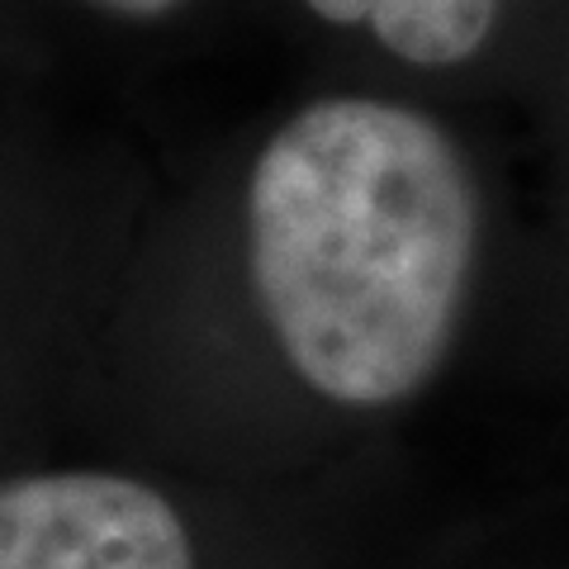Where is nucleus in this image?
<instances>
[{"label": "nucleus", "mask_w": 569, "mask_h": 569, "mask_svg": "<svg viewBox=\"0 0 569 569\" xmlns=\"http://www.w3.org/2000/svg\"><path fill=\"white\" fill-rule=\"evenodd\" d=\"M86 6H96L104 14H119V20H162V14L181 10L186 0H86Z\"/></svg>", "instance_id": "20e7f679"}, {"label": "nucleus", "mask_w": 569, "mask_h": 569, "mask_svg": "<svg viewBox=\"0 0 569 569\" xmlns=\"http://www.w3.org/2000/svg\"><path fill=\"white\" fill-rule=\"evenodd\" d=\"M0 569H194V546L142 479L52 470L0 485Z\"/></svg>", "instance_id": "f03ea898"}, {"label": "nucleus", "mask_w": 569, "mask_h": 569, "mask_svg": "<svg viewBox=\"0 0 569 569\" xmlns=\"http://www.w3.org/2000/svg\"><path fill=\"white\" fill-rule=\"evenodd\" d=\"M337 29H370L413 67H456L489 43L498 0H305Z\"/></svg>", "instance_id": "7ed1b4c3"}, {"label": "nucleus", "mask_w": 569, "mask_h": 569, "mask_svg": "<svg viewBox=\"0 0 569 569\" xmlns=\"http://www.w3.org/2000/svg\"><path fill=\"white\" fill-rule=\"evenodd\" d=\"M479 247L456 138L408 104L328 96L266 138L247 181V280L313 395L385 408L437 376Z\"/></svg>", "instance_id": "f257e3e1"}]
</instances>
